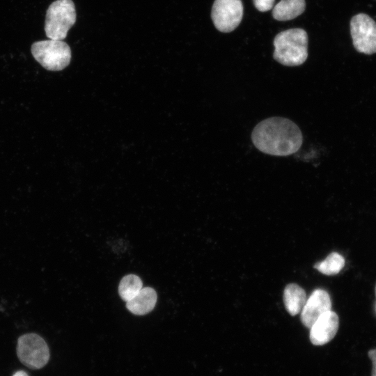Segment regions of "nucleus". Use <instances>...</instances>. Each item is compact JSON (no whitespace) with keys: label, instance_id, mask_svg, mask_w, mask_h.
I'll return each instance as SVG.
<instances>
[{"label":"nucleus","instance_id":"f03ea898","mask_svg":"<svg viewBox=\"0 0 376 376\" xmlns=\"http://www.w3.org/2000/svg\"><path fill=\"white\" fill-rule=\"evenodd\" d=\"M274 58L286 66L303 64L308 57V36L302 29H291L277 34L274 40Z\"/></svg>","mask_w":376,"mask_h":376},{"label":"nucleus","instance_id":"4468645a","mask_svg":"<svg viewBox=\"0 0 376 376\" xmlns=\"http://www.w3.org/2000/svg\"><path fill=\"white\" fill-rule=\"evenodd\" d=\"M345 260L337 252H332L322 261L314 265V268L326 275H335L344 267Z\"/></svg>","mask_w":376,"mask_h":376},{"label":"nucleus","instance_id":"f257e3e1","mask_svg":"<svg viewBox=\"0 0 376 376\" xmlns=\"http://www.w3.org/2000/svg\"><path fill=\"white\" fill-rule=\"evenodd\" d=\"M251 140L260 152L274 156H289L297 152L303 143L301 130L293 121L283 117H270L258 123Z\"/></svg>","mask_w":376,"mask_h":376},{"label":"nucleus","instance_id":"423d86ee","mask_svg":"<svg viewBox=\"0 0 376 376\" xmlns=\"http://www.w3.org/2000/svg\"><path fill=\"white\" fill-rule=\"evenodd\" d=\"M350 33L357 52L376 53V22L370 16L364 13L354 15L350 21Z\"/></svg>","mask_w":376,"mask_h":376},{"label":"nucleus","instance_id":"a211bd4d","mask_svg":"<svg viewBox=\"0 0 376 376\" xmlns=\"http://www.w3.org/2000/svg\"><path fill=\"white\" fill-rule=\"evenodd\" d=\"M375 297H376V286H375Z\"/></svg>","mask_w":376,"mask_h":376},{"label":"nucleus","instance_id":"6e6552de","mask_svg":"<svg viewBox=\"0 0 376 376\" xmlns=\"http://www.w3.org/2000/svg\"><path fill=\"white\" fill-rule=\"evenodd\" d=\"M331 301L329 293L323 289L315 290L301 311L303 324L311 328L317 320L325 313L331 311Z\"/></svg>","mask_w":376,"mask_h":376},{"label":"nucleus","instance_id":"1a4fd4ad","mask_svg":"<svg viewBox=\"0 0 376 376\" xmlns=\"http://www.w3.org/2000/svg\"><path fill=\"white\" fill-rule=\"evenodd\" d=\"M339 327L338 315L331 310L320 316L310 328V340L315 345H323L336 336Z\"/></svg>","mask_w":376,"mask_h":376},{"label":"nucleus","instance_id":"2eb2a0df","mask_svg":"<svg viewBox=\"0 0 376 376\" xmlns=\"http://www.w3.org/2000/svg\"><path fill=\"white\" fill-rule=\"evenodd\" d=\"M275 0H253L256 9L260 12H266L271 10Z\"/></svg>","mask_w":376,"mask_h":376},{"label":"nucleus","instance_id":"9d476101","mask_svg":"<svg viewBox=\"0 0 376 376\" xmlns=\"http://www.w3.org/2000/svg\"><path fill=\"white\" fill-rule=\"evenodd\" d=\"M157 302V293L150 287L142 288L139 292L126 302L127 308L133 314L143 315L150 312Z\"/></svg>","mask_w":376,"mask_h":376},{"label":"nucleus","instance_id":"f8f14e48","mask_svg":"<svg viewBox=\"0 0 376 376\" xmlns=\"http://www.w3.org/2000/svg\"><path fill=\"white\" fill-rule=\"evenodd\" d=\"M305 0H281L272 10V16L279 21L292 19L305 10Z\"/></svg>","mask_w":376,"mask_h":376},{"label":"nucleus","instance_id":"f3484780","mask_svg":"<svg viewBox=\"0 0 376 376\" xmlns=\"http://www.w3.org/2000/svg\"><path fill=\"white\" fill-rule=\"evenodd\" d=\"M13 376H29L27 373L23 370L17 371Z\"/></svg>","mask_w":376,"mask_h":376},{"label":"nucleus","instance_id":"9b49d317","mask_svg":"<svg viewBox=\"0 0 376 376\" xmlns=\"http://www.w3.org/2000/svg\"><path fill=\"white\" fill-rule=\"evenodd\" d=\"M306 300L304 290L297 284L290 283L285 288L283 301L287 311L291 315L299 313L302 311Z\"/></svg>","mask_w":376,"mask_h":376},{"label":"nucleus","instance_id":"dca6fc26","mask_svg":"<svg viewBox=\"0 0 376 376\" xmlns=\"http://www.w3.org/2000/svg\"><path fill=\"white\" fill-rule=\"evenodd\" d=\"M368 354L373 364L371 376H376V349L370 350Z\"/></svg>","mask_w":376,"mask_h":376},{"label":"nucleus","instance_id":"ddd939ff","mask_svg":"<svg viewBox=\"0 0 376 376\" xmlns=\"http://www.w3.org/2000/svg\"><path fill=\"white\" fill-rule=\"evenodd\" d=\"M142 281L134 274L124 276L118 286V293L121 299L126 302L135 297L142 289Z\"/></svg>","mask_w":376,"mask_h":376},{"label":"nucleus","instance_id":"7ed1b4c3","mask_svg":"<svg viewBox=\"0 0 376 376\" xmlns=\"http://www.w3.org/2000/svg\"><path fill=\"white\" fill-rule=\"evenodd\" d=\"M75 6L72 0H56L49 6L45 17V31L52 40L65 39L76 22Z\"/></svg>","mask_w":376,"mask_h":376},{"label":"nucleus","instance_id":"20e7f679","mask_svg":"<svg viewBox=\"0 0 376 376\" xmlns=\"http://www.w3.org/2000/svg\"><path fill=\"white\" fill-rule=\"evenodd\" d=\"M31 53L44 68L52 71L64 69L71 60L70 47L60 40L35 42L31 46Z\"/></svg>","mask_w":376,"mask_h":376},{"label":"nucleus","instance_id":"0eeeda50","mask_svg":"<svg viewBox=\"0 0 376 376\" xmlns=\"http://www.w3.org/2000/svg\"><path fill=\"white\" fill-rule=\"evenodd\" d=\"M243 16V5L241 0H215L211 12V17L217 30L228 33L235 29Z\"/></svg>","mask_w":376,"mask_h":376},{"label":"nucleus","instance_id":"39448f33","mask_svg":"<svg viewBox=\"0 0 376 376\" xmlns=\"http://www.w3.org/2000/svg\"><path fill=\"white\" fill-rule=\"evenodd\" d=\"M17 354L19 361L28 368L40 369L49 359V347L45 340L33 333L21 336L17 340Z\"/></svg>","mask_w":376,"mask_h":376}]
</instances>
